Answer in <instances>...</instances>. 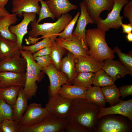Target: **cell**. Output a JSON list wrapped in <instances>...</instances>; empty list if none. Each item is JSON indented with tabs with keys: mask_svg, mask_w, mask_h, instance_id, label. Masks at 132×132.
Returning a JSON list of instances; mask_svg holds the SVG:
<instances>
[{
	"mask_svg": "<svg viewBox=\"0 0 132 132\" xmlns=\"http://www.w3.org/2000/svg\"><path fill=\"white\" fill-rule=\"evenodd\" d=\"M12 106L0 98V122L5 119L13 120Z\"/></svg>",
	"mask_w": 132,
	"mask_h": 132,
	"instance_id": "obj_35",
	"label": "cell"
},
{
	"mask_svg": "<svg viewBox=\"0 0 132 132\" xmlns=\"http://www.w3.org/2000/svg\"><path fill=\"white\" fill-rule=\"evenodd\" d=\"M67 123L66 119L50 114L37 124L19 127L17 132H64Z\"/></svg>",
	"mask_w": 132,
	"mask_h": 132,
	"instance_id": "obj_5",
	"label": "cell"
},
{
	"mask_svg": "<svg viewBox=\"0 0 132 132\" xmlns=\"http://www.w3.org/2000/svg\"><path fill=\"white\" fill-rule=\"evenodd\" d=\"M127 40L129 42H132V33L131 32L127 34L126 36Z\"/></svg>",
	"mask_w": 132,
	"mask_h": 132,
	"instance_id": "obj_47",
	"label": "cell"
},
{
	"mask_svg": "<svg viewBox=\"0 0 132 132\" xmlns=\"http://www.w3.org/2000/svg\"><path fill=\"white\" fill-rule=\"evenodd\" d=\"M80 15V12H78L64 31L58 34L59 38H62L67 40H72L76 38V37L74 36L72 34L73 31Z\"/></svg>",
	"mask_w": 132,
	"mask_h": 132,
	"instance_id": "obj_34",
	"label": "cell"
},
{
	"mask_svg": "<svg viewBox=\"0 0 132 132\" xmlns=\"http://www.w3.org/2000/svg\"><path fill=\"white\" fill-rule=\"evenodd\" d=\"M128 0V1H129V0Z\"/></svg>",
	"mask_w": 132,
	"mask_h": 132,
	"instance_id": "obj_48",
	"label": "cell"
},
{
	"mask_svg": "<svg viewBox=\"0 0 132 132\" xmlns=\"http://www.w3.org/2000/svg\"><path fill=\"white\" fill-rule=\"evenodd\" d=\"M114 82L101 69L95 73L92 84L94 86L103 87L114 84Z\"/></svg>",
	"mask_w": 132,
	"mask_h": 132,
	"instance_id": "obj_33",
	"label": "cell"
},
{
	"mask_svg": "<svg viewBox=\"0 0 132 132\" xmlns=\"http://www.w3.org/2000/svg\"><path fill=\"white\" fill-rule=\"evenodd\" d=\"M26 72L17 73L9 71L0 72V88L19 86L24 87Z\"/></svg>",
	"mask_w": 132,
	"mask_h": 132,
	"instance_id": "obj_20",
	"label": "cell"
},
{
	"mask_svg": "<svg viewBox=\"0 0 132 132\" xmlns=\"http://www.w3.org/2000/svg\"><path fill=\"white\" fill-rule=\"evenodd\" d=\"M94 131L98 132H128L132 125L126 120L114 114L103 116L99 119ZM98 119V120H99Z\"/></svg>",
	"mask_w": 132,
	"mask_h": 132,
	"instance_id": "obj_6",
	"label": "cell"
},
{
	"mask_svg": "<svg viewBox=\"0 0 132 132\" xmlns=\"http://www.w3.org/2000/svg\"><path fill=\"white\" fill-rule=\"evenodd\" d=\"M55 39L51 37H45L41 41L33 45L22 46V49L33 54L44 48L52 47L53 43L55 41Z\"/></svg>",
	"mask_w": 132,
	"mask_h": 132,
	"instance_id": "obj_31",
	"label": "cell"
},
{
	"mask_svg": "<svg viewBox=\"0 0 132 132\" xmlns=\"http://www.w3.org/2000/svg\"><path fill=\"white\" fill-rule=\"evenodd\" d=\"M23 14V19L20 23L15 25H11L9 28L10 32L16 35L20 50H22L23 39L28 33V25L31 22L36 19V13H24Z\"/></svg>",
	"mask_w": 132,
	"mask_h": 132,
	"instance_id": "obj_16",
	"label": "cell"
},
{
	"mask_svg": "<svg viewBox=\"0 0 132 132\" xmlns=\"http://www.w3.org/2000/svg\"><path fill=\"white\" fill-rule=\"evenodd\" d=\"M119 88L122 98L132 95V85L123 86Z\"/></svg>",
	"mask_w": 132,
	"mask_h": 132,
	"instance_id": "obj_42",
	"label": "cell"
},
{
	"mask_svg": "<svg viewBox=\"0 0 132 132\" xmlns=\"http://www.w3.org/2000/svg\"><path fill=\"white\" fill-rule=\"evenodd\" d=\"M20 50L17 42L0 37V59L6 58Z\"/></svg>",
	"mask_w": 132,
	"mask_h": 132,
	"instance_id": "obj_26",
	"label": "cell"
},
{
	"mask_svg": "<svg viewBox=\"0 0 132 132\" xmlns=\"http://www.w3.org/2000/svg\"><path fill=\"white\" fill-rule=\"evenodd\" d=\"M17 15L16 13H13L7 16L0 17V33L1 37L17 42L16 35L10 32L9 28L12 24L16 23L18 20Z\"/></svg>",
	"mask_w": 132,
	"mask_h": 132,
	"instance_id": "obj_23",
	"label": "cell"
},
{
	"mask_svg": "<svg viewBox=\"0 0 132 132\" xmlns=\"http://www.w3.org/2000/svg\"><path fill=\"white\" fill-rule=\"evenodd\" d=\"M42 70L47 75L49 80L50 86L48 91L49 96L57 93L62 85H71L66 75L57 70L52 63L46 68H42Z\"/></svg>",
	"mask_w": 132,
	"mask_h": 132,
	"instance_id": "obj_10",
	"label": "cell"
},
{
	"mask_svg": "<svg viewBox=\"0 0 132 132\" xmlns=\"http://www.w3.org/2000/svg\"><path fill=\"white\" fill-rule=\"evenodd\" d=\"M118 54L120 62L132 73V54H126L122 53L117 46L113 50Z\"/></svg>",
	"mask_w": 132,
	"mask_h": 132,
	"instance_id": "obj_36",
	"label": "cell"
},
{
	"mask_svg": "<svg viewBox=\"0 0 132 132\" xmlns=\"http://www.w3.org/2000/svg\"><path fill=\"white\" fill-rule=\"evenodd\" d=\"M52 50V47L43 48L32 54L33 58L37 56L49 55Z\"/></svg>",
	"mask_w": 132,
	"mask_h": 132,
	"instance_id": "obj_43",
	"label": "cell"
},
{
	"mask_svg": "<svg viewBox=\"0 0 132 132\" xmlns=\"http://www.w3.org/2000/svg\"><path fill=\"white\" fill-rule=\"evenodd\" d=\"M76 58L74 55L69 52L61 61L60 70L66 75L71 83L77 74L76 71L74 62Z\"/></svg>",
	"mask_w": 132,
	"mask_h": 132,
	"instance_id": "obj_25",
	"label": "cell"
},
{
	"mask_svg": "<svg viewBox=\"0 0 132 132\" xmlns=\"http://www.w3.org/2000/svg\"><path fill=\"white\" fill-rule=\"evenodd\" d=\"M86 100L99 107H105L106 102L100 87L94 86L89 88L86 91Z\"/></svg>",
	"mask_w": 132,
	"mask_h": 132,
	"instance_id": "obj_28",
	"label": "cell"
},
{
	"mask_svg": "<svg viewBox=\"0 0 132 132\" xmlns=\"http://www.w3.org/2000/svg\"><path fill=\"white\" fill-rule=\"evenodd\" d=\"M113 8L106 18L103 19L101 18L97 24V28L101 31L105 32L110 28L117 29L121 26L123 17L120 16L121 11L123 7L129 2L127 0H114Z\"/></svg>",
	"mask_w": 132,
	"mask_h": 132,
	"instance_id": "obj_7",
	"label": "cell"
},
{
	"mask_svg": "<svg viewBox=\"0 0 132 132\" xmlns=\"http://www.w3.org/2000/svg\"><path fill=\"white\" fill-rule=\"evenodd\" d=\"M9 0H0V9H4Z\"/></svg>",
	"mask_w": 132,
	"mask_h": 132,
	"instance_id": "obj_46",
	"label": "cell"
},
{
	"mask_svg": "<svg viewBox=\"0 0 132 132\" xmlns=\"http://www.w3.org/2000/svg\"><path fill=\"white\" fill-rule=\"evenodd\" d=\"M50 115L41 104L33 103L29 104L19 124V127L28 126L37 124Z\"/></svg>",
	"mask_w": 132,
	"mask_h": 132,
	"instance_id": "obj_9",
	"label": "cell"
},
{
	"mask_svg": "<svg viewBox=\"0 0 132 132\" xmlns=\"http://www.w3.org/2000/svg\"><path fill=\"white\" fill-rule=\"evenodd\" d=\"M124 16L128 19L130 23H132V0L128 2L124 8Z\"/></svg>",
	"mask_w": 132,
	"mask_h": 132,
	"instance_id": "obj_41",
	"label": "cell"
},
{
	"mask_svg": "<svg viewBox=\"0 0 132 132\" xmlns=\"http://www.w3.org/2000/svg\"><path fill=\"white\" fill-rule=\"evenodd\" d=\"M99 107L100 112L97 116L98 120L106 115L117 114L124 116L132 121V99L125 101L121 100L118 104L109 107Z\"/></svg>",
	"mask_w": 132,
	"mask_h": 132,
	"instance_id": "obj_14",
	"label": "cell"
},
{
	"mask_svg": "<svg viewBox=\"0 0 132 132\" xmlns=\"http://www.w3.org/2000/svg\"><path fill=\"white\" fill-rule=\"evenodd\" d=\"M101 90L104 97L105 102L109 103L110 106L119 103L121 100L120 97L121 96L119 88L114 84L104 87Z\"/></svg>",
	"mask_w": 132,
	"mask_h": 132,
	"instance_id": "obj_27",
	"label": "cell"
},
{
	"mask_svg": "<svg viewBox=\"0 0 132 132\" xmlns=\"http://www.w3.org/2000/svg\"><path fill=\"white\" fill-rule=\"evenodd\" d=\"M19 51L0 61V72L9 71L17 73L26 72L27 62Z\"/></svg>",
	"mask_w": 132,
	"mask_h": 132,
	"instance_id": "obj_11",
	"label": "cell"
},
{
	"mask_svg": "<svg viewBox=\"0 0 132 132\" xmlns=\"http://www.w3.org/2000/svg\"><path fill=\"white\" fill-rule=\"evenodd\" d=\"M22 87L19 86H15L0 88V98L13 108L19 91Z\"/></svg>",
	"mask_w": 132,
	"mask_h": 132,
	"instance_id": "obj_29",
	"label": "cell"
},
{
	"mask_svg": "<svg viewBox=\"0 0 132 132\" xmlns=\"http://www.w3.org/2000/svg\"><path fill=\"white\" fill-rule=\"evenodd\" d=\"M102 69L114 82L127 75L132 76V73L120 62L113 59H108L105 60Z\"/></svg>",
	"mask_w": 132,
	"mask_h": 132,
	"instance_id": "obj_15",
	"label": "cell"
},
{
	"mask_svg": "<svg viewBox=\"0 0 132 132\" xmlns=\"http://www.w3.org/2000/svg\"><path fill=\"white\" fill-rule=\"evenodd\" d=\"M100 112L99 106L83 99L72 100L67 122L78 123L88 132L94 131L98 121V115Z\"/></svg>",
	"mask_w": 132,
	"mask_h": 132,
	"instance_id": "obj_1",
	"label": "cell"
},
{
	"mask_svg": "<svg viewBox=\"0 0 132 132\" xmlns=\"http://www.w3.org/2000/svg\"><path fill=\"white\" fill-rule=\"evenodd\" d=\"M89 88L64 84L57 93L63 97L72 100L79 98L86 99V92Z\"/></svg>",
	"mask_w": 132,
	"mask_h": 132,
	"instance_id": "obj_22",
	"label": "cell"
},
{
	"mask_svg": "<svg viewBox=\"0 0 132 132\" xmlns=\"http://www.w3.org/2000/svg\"><path fill=\"white\" fill-rule=\"evenodd\" d=\"M76 59L77 62L75 67L77 73L84 72L95 73L102 69L104 65V62H99L90 56H78Z\"/></svg>",
	"mask_w": 132,
	"mask_h": 132,
	"instance_id": "obj_18",
	"label": "cell"
},
{
	"mask_svg": "<svg viewBox=\"0 0 132 132\" xmlns=\"http://www.w3.org/2000/svg\"><path fill=\"white\" fill-rule=\"evenodd\" d=\"M41 0H13L11 11L20 17L24 13L34 12L39 15L41 9L39 2Z\"/></svg>",
	"mask_w": 132,
	"mask_h": 132,
	"instance_id": "obj_17",
	"label": "cell"
},
{
	"mask_svg": "<svg viewBox=\"0 0 132 132\" xmlns=\"http://www.w3.org/2000/svg\"><path fill=\"white\" fill-rule=\"evenodd\" d=\"M44 1L51 12L58 19L62 15L77 8V6L71 3L69 0H47Z\"/></svg>",
	"mask_w": 132,
	"mask_h": 132,
	"instance_id": "obj_19",
	"label": "cell"
},
{
	"mask_svg": "<svg viewBox=\"0 0 132 132\" xmlns=\"http://www.w3.org/2000/svg\"><path fill=\"white\" fill-rule=\"evenodd\" d=\"M1 60V59H0V60Z\"/></svg>",
	"mask_w": 132,
	"mask_h": 132,
	"instance_id": "obj_49",
	"label": "cell"
},
{
	"mask_svg": "<svg viewBox=\"0 0 132 132\" xmlns=\"http://www.w3.org/2000/svg\"><path fill=\"white\" fill-rule=\"evenodd\" d=\"M121 26L122 27V33L128 34L131 33L132 31V23H129L128 24L122 23Z\"/></svg>",
	"mask_w": 132,
	"mask_h": 132,
	"instance_id": "obj_44",
	"label": "cell"
},
{
	"mask_svg": "<svg viewBox=\"0 0 132 132\" xmlns=\"http://www.w3.org/2000/svg\"><path fill=\"white\" fill-rule=\"evenodd\" d=\"M94 74L91 72H81L77 73L71 83L73 85L85 88L91 87Z\"/></svg>",
	"mask_w": 132,
	"mask_h": 132,
	"instance_id": "obj_30",
	"label": "cell"
},
{
	"mask_svg": "<svg viewBox=\"0 0 132 132\" xmlns=\"http://www.w3.org/2000/svg\"><path fill=\"white\" fill-rule=\"evenodd\" d=\"M19 127L14 120L5 119L0 122V132H17Z\"/></svg>",
	"mask_w": 132,
	"mask_h": 132,
	"instance_id": "obj_37",
	"label": "cell"
},
{
	"mask_svg": "<svg viewBox=\"0 0 132 132\" xmlns=\"http://www.w3.org/2000/svg\"><path fill=\"white\" fill-rule=\"evenodd\" d=\"M106 32L98 28L86 30L85 39L89 49L87 54L97 61L103 62L115 57L114 51L108 46L105 40Z\"/></svg>",
	"mask_w": 132,
	"mask_h": 132,
	"instance_id": "obj_2",
	"label": "cell"
},
{
	"mask_svg": "<svg viewBox=\"0 0 132 132\" xmlns=\"http://www.w3.org/2000/svg\"><path fill=\"white\" fill-rule=\"evenodd\" d=\"M23 88H20L13 107V120L18 124L28 106V99L24 95Z\"/></svg>",
	"mask_w": 132,
	"mask_h": 132,
	"instance_id": "obj_24",
	"label": "cell"
},
{
	"mask_svg": "<svg viewBox=\"0 0 132 132\" xmlns=\"http://www.w3.org/2000/svg\"><path fill=\"white\" fill-rule=\"evenodd\" d=\"M87 11L94 23H97L101 13L106 10L110 12L114 5V0H84Z\"/></svg>",
	"mask_w": 132,
	"mask_h": 132,
	"instance_id": "obj_12",
	"label": "cell"
},
{
	"mask_svg": "<svg viewBox=\"0 0 132 132\" xmlns=\"http://www.w3.org/2000/svg\"><path fill=\"white\" fill-rule=\"evenodd\" d=\"M40 2L41 4V9L39 14V18L36 21L37 23H39L42 20L48 17L54 20L55 17L51 12L44 1L41 0Z\"/></svg>",
	"mask_w": 132,
	"mask_h": 132,
	"instance_id": "obj_38",
	"label": "cell"
},
{
	"mask_svg": "<svg viewBox=\"0 0 132 132\" xmlns=\"http://www.w3.org/2000/svg\"><path fill=\"white\" fill-rule=\"evenodd\" d=\"M72 19L71 15L67 13L62 15L54 23L39 24L35 20L30 23L32 29L28 32L29 37L36 38L41 35L42 38L50 37L56 39L58 34L64 29Z\"/></svg>",
	"mask_w": 132,
	"mask_h": 132,
	"instance_id": "obj_3",
	"label": "cell"
},
{
	"mask_svg": "<svg viewBox=\"0 0 132 132\" xmlns=\"http://www.w3.org/2000/svg\"><path fill=\"white\" fill-rule=\"evenodd\" d=\"M65 49L55 41L53 43L51 52L49 55L52 63L59 71H60L61 61Z\"/></svg>",
	"mask_w": 132,
	"mask_h": 132,
	"instance_id": "obj_32",
	"label": "cell"
},
{
	"mask_svg": "<svg viewBox=\"0 0 132 132\" xmlns=\"http://www.w3.org/2000/svg\"><path fill=\"white\" fill-rule=\"evenodd\" d=\"M55 41L61 47L67 49L76 57L78 56L88 57L86 50L83 47L80 40L76 37L71 40H67L62 38H57Z\"/></svg>",
	"mask_w": 132,
	"mask_h": 132,
	"instance_id": "obj_21",
	"label": "cell"
},
{
	"mask_svg": "<svg viewBox=\"0 0 132 132\" xmlns=\"http://www.w3.org/2000/svg\"><path fill=\"white\" fill-rule=\"evenodd\" d=\"M79 6L81 11V14L77 21L76 27L72 34L80 40L83 47L87 51L88 48L85 39L86 28L88 24H93L94 23L87 11L84 0L80 3Z\"/></svg>",
	"mask_w": 132,
	"mask_h": 132,
	"instance_id": "obj_13",
	"label": "cell"
},
{
	"mask_svg": "<svg viewBox=\"0 0 132 132\" xmlns=\"http://www.w3.org/2000/svg\"><path fill=\"white\" fill-rule=\"evenodd\" d=\"M19 51L27 63L23 92L28 100H30L36 96L38 88L36 82L40 79L42 68L34 60L32 54L23 50Z\"/></svg>",
	"mask_w": 132,
	"mask_h": 132,
	"instance_id": "obj_4",
	"label": "cell"
},
{
	"mask_svg": "<svg viewBox=\"0 0 132 132\" xmlns=\"http://www.w3.org/2000/svg\"><path fill=\"white\" fill-rule=\"evenodd\" d=\"M1 36L0 33V37Z\"/></svg>",
	"mask_w": 132,
	"mask_h": 132,
	"instance_id": "obj_50",
	"label": "cell"
},
{
	"mask_svg": "<svg viewBox=\"0 0 132 132\" xmlns=\"http://www.w3.org/2000/svg\"><path fill=\"white\" fill-rule=\"evenodd\" d=\"M65 132H88L86 128L79 124L73 122L67 123Z\"/></svg>",
	"mask_w": 132,
	"mask_h": 132,
	"instance_id": "obj_39",
	"label": "cell"
},
{
	"mask_svg": "<svg viewBox=\"0 0 132 132\" xmlns=\"http://www.w3.org/2000/svg\"><path fill=\"white\" fill-rule=\"evenodd\" d=\"M36 63L42 68L49 66L51 63L52 61L49 55L38 56L33 58Z\"/></svg>",
	"mask_w": 132,
	"mask_h": 132,
	"instance_id": "obj_40",
	"label": "cell"
},
{
	"mask_svg": "<svg viewBox=\"0 0 132 132\" xmlns=\"http://www.w3.org/2000/svg\"><path fill=\"white\" fill-rule=\"evenodd\" d=\"M10 14L5 8L0 9V17L7 16Z\"/></svg>",
	"mask_w": 132,
	"mask_h": 132,
	"instance_id": "obj_45",
	"label": "cell"
},
{
	"mask_svg": "<svg viewBox=\"0 0 132 132\" xmlns=\"http://www.w3.org/2000/svg\"><path fill=\"white\" fill-rule=\"evenodd\" d=\"M72 101L57 93L49 96V100L45 108L50 114L66 119L69 113Z\"/></svg>",
	"mask_w": 132,
	"mask_h": 132,
	"instance_id": "obj_8",
	"label": "cell"
}]
</instances>
